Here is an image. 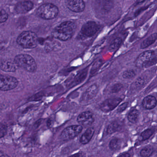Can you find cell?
Here are the masks:
<instances>
[{"label": "cell", "instance_id": "cell-12", "mask_svg": "<svg viewBox=\"0 0 157 157\" xmlns=\"http://www.w3.org/2000/svg\"><path fill=\"white\" fill-rule=\"evenodd\" d=\"M67 5L69 10L76 13L82 12L85 8L83 0H68Z\"/></svg>", "mask_w": 157, "mask_h": 157}, {"label": "cell", "instance_id": "cell-27", "mask_svg": "<svg viewBox=\"0 0 157 157\" xmlns=\"http://www.w3.org/2000/svg\"><path fill=\"white\" fill-rule=\"evenodd\" d=\"M124 86L121 83H117L114 84L111 88V92L113 93H117L121 90Z\"/></svg>", "mask_w": 157, "mask_h": 157}, {"label": "cell", "instance_id": "cell-10", "mask_svg": "<svg viewBox=\"0 0 157 157\" xmlns=\"http://www.w3.org/2000/svg\"><path fill=\"white\" fill-rule=\"evenodd\" d=\"M113 0H96L97 9L102 14H105L113 8Z\"/></svg>", "mask_w": 157, "mask_h": 157}, {"label": "cell", "instance_id": "cell-22", "mask_svg": "<svg viewBox=\"0 0 157 157\" xmlns=\"http://www.w3.org/2000/svg\"><path fill=\"white\" fill-rule=\"evenodd\" d=\"M154 133V131L151 128H147L145 129L140 134V140L145 141L148 140Z\"/></svg>", "mask_w": 157, "mask_h": 157}, {"label": "cell", "instance_id": "cell-26", "mask_svg": "<svg viewBox=\"0 0 157 157\" xmlns=\"http://www.w3.org/2000/svg\"><path fill=\"white\" fill-rule=\"evenodd\" d=\"M146 83V78L143 76H140L138 78L136 81L135 82V85L136 88H141L143 87Z\"/></svg>", "mask_w": 157, "mask_h": 157}, {"label": "cell", "instance_id": "cell-28", "mask_svg": "<svg viewBox=\"0 0 157 157\" xmlns=\"http://www.w3.org/2000/svg\"><path fill=\"white\" fill-rule=\"evenodd\" d=\"M9 18V15L6 11L3 9L1 10V17H0V22L1 23L5 22Z\"/></svg>", "mask_w": 157, "mask_h": 157}, {"label": "cell", "instance_id": "cell-20", "mask_svg": "<svg viewBox=\"0 0 157 157\" xmlns=\"http://www.w3.org/2000/svg\"><path fill=\"white\" fill-rule=\"evenodd\" d=\"M122 146V141L120 139L115 138L109 142V148L111 150L116 151L120 149Z\"/></svg>", "mask_w": 157, "mask_h": 157}, {"label": "cell", "instance_id": "cell-7", "mask_svg": "<svg viewBox=\"0 0 157 157\" xmlns=\"http://www.w3.org/2000/svg\"><path fill=\"white\" fill-rule=\"evenodd\" d=\"M18 80L16 78L9 75H1L0 89L2 91H9L15 89L18 86Z\"/></svg>", "mask_w": 157, "mask_h": 157}, {"label": "cell", "instance_id": "cell-11", "mask_svg": "<svg viewBox=\"0 0 157 157\" xmlns=\"http://www.w3.org/2000/svg\"><path fill=\"white\" fill-rule=\"evenodd\" d=\"M94 118L92 113L90 111L82 112L77 117L78 123L82 126H88L94 122Z\"/></svg>", "mask_w": 157, "mask_h": 157}, {"label": "cell", "instance_id": "cell-31", "mask_svg": "<svg viewBox=\"0 0 157 157\" xmlns=\"http://www.w3.org/2000/svg\"><path fill=\"white\" fill-rule=\"evenodd\" d=\"M118 156L122 157H130L131 155L128 152H124V153H122L121 154H119Z\"/></svg>", "mask_w": 157, "mask_h": 157}, {"label": "cell", "instance_id": "cell-18", "mask_svg": "<svg viewBox=\"0 0 157 157\" xmlns=\"http://www.w3.org/2000/svg\"><path fill=\"white\" fill-rule=\"evenodd\" d=\"M94 132L95 130L93 128H88L81 137L80 139V143L83 145L89 143L92 138L94 135Z\"/></svg>", "mask_w": 157, "mask_h": 157}, {"label": "cell", "instance_id": "cell-21", "mask_svg": "<svg viewBox=\"0 0 157 157\" xmlns=\"http://www.w3.org/2000/svg\"><path fill=\"white\" fill-rule=\"evenodd\" d=\"M139 115V112L136 109H134L130 111L128 115V119L130 123L136 124L138 120Z\"/></svg>", "mask_w": 157, "mask_h": 157}, {"label": "cell", "instance_id": "cell-23", "mask_svg": "<svg viewBox=\"0 0 157 157\" xmlns=\"http://www.w3.org/2000/svg\"><path fill=\"white\" fill-rule=\"evenodd\" d=\"M153 152V147L151 146H147L141 150L140 155L141 157H149L152 155Z\"/></svg>", "mask_w": 157, "mask_h": 157}, {"label": "cell", "instance_id": "cell-9", "mask_svg": "<svg viewBox=\"0 0 157 157\" xmlns=\"http://www.w3.org/2000/svg\"><path fill=\"white\" fill-rule=\"evenodd\" d=\"M122 101V99L119 97L109 98L101 104L100 109L104 113H108L113 110Z\"/></svg>", "mask_w": 157, "mask_h": 157}, {"label": "cell", "instance_id": "cell-2", "mask_svg": "<svg viewBox=\"0 0 157 157\" xmlns=\"http://www.w3.org/2000/svg\"><path fill=\"white\" fill-rule=\"evenodd\" d=\"M14 62L17 67L25 71L34 72L37 69V64L33 57L27 54H20L14 58Z\"/></svg>", "mask_w": 157, "mask_h": 157}, {"label": "cell", "instance_id": "cell-5", "mask_svg": "<svg viewBox=\"0 0 157 157\" xmlns=\"http://www.w3.org/2000/svg\"><path fill=\"white\" fill-rule=\"evenodd\" d=\"M156 54L153 50H147L140 54L135 61L136 67L138 68L148 67L156 60Z\"/></svg>", "mask_w": 157, "mask_h": 157}, {"label": "cell", "instance_id": "cell-25", "mask_svg": "<svg viewBox=\"0 0 157 157\" xmlns=\"http://www.w3.org/2000/svg\"><path fill=\"white\" fill-rule=\"evenodd\" d=\"M135 76H136L135 71L133 70L129 69L124 71L122 77L124 78L129 79L134 78Z\"/></svg>", "mask_w": 157, "mask_h": 157}, {"label": "cell", "instance_id": "cell-29", "mask_svg": "<svg viewBox=\"0 0 157 157\" xmlns=\"http://www.w3.org/2000/svg\"><path fill=\"white\" fill-rule=\"evenodd\" d=\"M128 105V102H125L123 103L118 106V108H117V112L119 113H121L124 112L127 108Z\"/></svg>", "mask_w": 157, "mask_h": 157}, {"label": "cell", "instance_id": "cell-13", "mask_svg": "<svg viewBox=\"0 0 157 157\" xmlns=\"http://www.w3.org/2000/svg\"><path fill=\"white\" fill-rule=\"evenodd\" d=\"M34 7V4L30 1H22L17 3L15 7V10L19 14L27 13L30 11Z\"/></svg>", "mask_w": 157, "mask_h": 157}, {"label": "cell", "instance_id": "cell-16", "mask_svg": "<svg viewBox=\"0 0 157 157\" xmlns=\"http://www.w3.org/2000/svg\"><path fill=\"white\" fill-rule=\"evenodd\" d=\"M17 66L15 62L9 60H2L0 64L1 69L6 72H15L17 70Z\"/></svg>", "mask_w": 157, "mask_h": 157}, {"label": "cell", "instance_id": "cell-30", "mask_svg": "<svg viewBox=\"0 0 157 157\" xmlns=\"http://www.w3.org/2000/svg\"><path fill=\"white\" fill-rule=\"evenodd\" d=\"M6 132H7V127L4 125L1 124V132H0L1 138H2V137L5 136Z\"/></svg>", "mask_w": 157, "mask_h": 157}, {"label": "cell", "instance_id": "cell-4", "mask_svg": "<svg viewBox=\"0 0 157 157\" xmlns=\"http://www.w3.org/2000/svg\"><path fill=\"white\" fill-rule=\"evenodd\" d=\"M59 12V10L56 6L51 3H45L38 8L36 14L44 20H50L56 18Z\"/></svg>", "mask_w": 157, "mask_h": 157}, {"label": "cell", "instance_id": "cell-17", "mask_svg": "<svg viewBox=\"0 0 157 157\" xmlns=\"http://www.w3.org/2000/svg\"><path fill=\"white\" fill-rule=\"evenodd\" d=\"M123 122L120 120H115L108 126L106 129L107 133L109 135L120 131L123 128Z\"/></svg>", "mask_w": 157, "mask_h": 157}, {"label": "cell", "instance_id": "cell-15", "mask_svg": "<svg viewBox=\"0 0 157 157\" xmlns=\"http://www.w3.org/2000/svg\"><path fill=\"white\" fill-rule=\"evenodd\" d=\"M157 105V100L152 95H147L143 99L142 105L143 108L147 110H151L156 107Z\"/></svg>", "mask_w": 157, "mask_h": 157}, {"label": "cell", "instance_id": "cell-6", "mask_svg": "<svg viewBox=\"0 0 157 157\" xmlns=\"http://www.w3.org/2000/svg\"><path fill=\"white\" fill-rule=\"evenodd\" d=\"M83 129L81 125H74L65 128L60 135V138L63 140L73 139L78 136Z\"/></svg>", "mask_w": 157, "mask_h": 157}, {"label": "cell", "instance_id": "cell-1", "mask_svg": "<svg viewBox=\"0 0 157 157\" xmlns=\"http://www.w3.org/2000/svg\"><path fill=\"white\" fill-rule=\"evenodd\" d=\"M76 25L73 22L66 21L57 26L53 31V36L61 41H67L71 39L75 33Z\"/></svg>", "mask_w": 157, "mask_h": 157}, {"label": "cell", "instance_id": "cell-24", "mask_svg": "<svg viewBox=\"0 0 157 157\" xmlns=\"http://www.w3.org/2000/svg\"><path fill=\"white\" fill-rule=\"evenodd\" d=\"M122 43V39L121 37H117L113 41L110 45V50L115 51L121 45Z\"/></svg>", "mask_w": 157, "mask_h": 157}, {"label": "cell", "instance_id": "cell-14", "mask_svg": "<svg viewBox=\"0 0 157 157\" xmlns=\"http://www.w3.org/2000/svg\"><path fill=\"white\" fill-rule=\"evenodd\" d=\"M99 90L98 86L94 84L90 86L82 95V99L84 101H90L97 95Z\"/></svg>", "mask_w": 157, "mask_h": 157}, {"label": "cell", "instance_id": "cell-8", "mask_svg": "<svg viewBox=\"0 0 157 157\" xmlns=\"http://www.w3.org/2000/svg\"><path fill=\"white\" fill-rule=\"evenodd\" d=\"M99 30V26L95 22H87L82 26L81 35L83 37H90L94 35Z\"/></svg>", "mask_w": 157, "mask_h": 157}, {"label": "cell", "instance_id": "cell-3", "mask_svg": "<svg viewBox=\"0 0 157 157\" xmlns=\"http://www.w3.org/2000/svg\"><path fill=\"white\" fill-rule=\"evenodd\" d=\"M17 43L24 48L33 49L37 46L38 38L35 33L25 31L17 37Z\"/></svg>", "mask_w": 157, "mask_h": 157}, {"label": "cell", "instance_id": "cell-19", "mask_svg": "<svg viewBox=\"0 0 157 157\" xmlns=\"http://www.w3.org/2000/svg\"><path fill=\"white\" fill-rule=\"evenodd\" d=\"M157 40V33H154L147 37L140 44V48L145 49L148 47L150 46L152 44H154Z\"/></svg>", "mask_w": 157, "mask_h": 157}, {"label": "cell", "instance_id": "cell-32", "mask_svg": "<svg viewBox=\"0 0 157 157\" xmlns=\"http://www.w3.org/2000/svg\"><path fill=\"white\" fill-rule=\"evenodd\" d=\"M85 154L84 153H78L77 154H74V155H72V156H75V157H82V156H84Z\"/></svg>", "mask_w": 157, "mask_h": 157}]
</instances>
